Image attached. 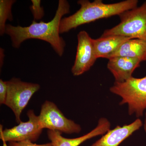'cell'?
Listing matches in <instances>:
<instances>
[{
	"instance_id": "8",
	"label": "cell",
	"mask_w": 146,
	"mask_h": 146,
	"mask_svg": "<svg viewBox=\"0 0 146 146\" xmlns=\"http://www.w3.org/2000/svg\"><path fill=\"white\" fill-rule=\"evenodd\" d=\"M78 44L75 61L72 68L74 76L81 75L89 71L98 59L93 39L85 31H82L77 35Z\"/></svg>"
},
{
	"instance_id": "12",
	"label": "cell",
	"mask_w": 146,
	"mask_h": 146,
	"mask_svg": "<svg viewBox=\"0 0 146 146\" xmlns=\"http://www.w3.org/2000/svg\"><path fill=\"white\" fill-rule=\"evenodd\" d=\"M131 39L120 35H110L93 39L97 58L109 59L124 42Z\"/></svg>"
},
{
	"instance_id": "3",
	"label": "cell",
	"mask_w": 146,
	"mask_h": 146,
	"mask_svg": "<svg viewBox=\"0 0 146 146\" xmlns=\"http://www.w3.org/2000/svg\"><path fill=\"white\" fill-rule=\"evenodd\" d=\"M110 91L121 98L120 105L127 104L129 115L143 116L146 109V76L139 78L132 77L123 82H115Z\"/></svg>"
},
{
	"instance_id": "15",
	"label": "cell",
	"mask_w": 146,
	"mask_h": 146,
	"mask_svg": "<svg viewBox=\"0 0 146 146\" xmlns=\"http://www.w3.org/2000/svg\"><path fill=\"white\" fill-rule=\"evenodd\" d=\"M32 5L31 6L30 9L33 14L35 20H39L42 19L44 16V10L41 6V1L32 0Z\"/></svg>"
},
{
	"instance_id": "1",
	"label": "cell",
	"mask_w": 146,
	"mask_h": 146,
	"mask_svg": "<svg viewBox=\"0 0 146 146\" xmlns=\"http://www.w3.org/2000/svg\"><path fill=\"white\" fill-rule=\"evenodd\" d=\"M70 12V5L66 0H59L54 17L48 23L35 21L28 27L6 26L5 33L10 36L13 48H19L27 39H40L49 43L60 56L63 55L65 46L64 39L60 36L59 28L62 17Z\"/></svg>"
},
{
	"instance_id": "7",
	"label": "cell",
	"mask_w": 146,
	"mask_h": 146,
	"mask_svg": "<svg viewBox=\"0 0 146 146\" xmlns=\"http://www.w3.org/2000/svg\"><path fill=\"white\" fill-rule=\"evenodd\" d=\"M29 120L21 121L18 125L3 130L1 125L0 138L6 142L31 141L34 143L39 139L43 129L40 127L39 117L35 115L33 110H29L27 113Z\"/></svg>"
},
{
	"instance_id": "18",
	"label": "cell",
	"mask_w": 146,
	"mask_h": 146,
	"mask_svg": "<svg viewBox=\"0 0 146 146\" xmlns=\"http://www.w3.org/2000/svg\"><path fill=\"white\" fill-rule=\"evenodd\" d=\"M145 122H144V130H145V131L146 133V112L145 113Z\"/></svg>"
},
{
	"instance_id": "11",
	"label": "cell",
	"mask_w": 146,
	"mask_h": 146,
	"mask_svg": "<svg viewBox=\"0 0 146 146\" xmlns=\"http://www.w3.org/2000/svg\"><path fill=\"white\" fill-rule=\"evenodd\" d=\"M108 60L107 68L117 82H124L133 77V72L141 62L137 58L125 56H115Z\"/></svg>"
},
{
	"instance_id": "5",
	"label": "cell",
	"mask_w": 146,
	"mask_h": 146,
	"mask_svg": "<svg viewBox=\"0 0 146 146\" xmlns=\"http://www.w3.org/2000/svg\"><path fill=\"white\" fill-rule=\"evenodd\" d=\"M7 93L5 105L13 111L16 122L21 121V115L32 97L40 89L38 84L22 81L13 78L7 81Z\"/></svg>"
},
{
	"instance_id": "13",
	"label": "cell",
	"mask_w": 146,
	"mask_h": 146,
	"mask_svg": "<svg viewBox=\"0 0 146 146\" xmlns=\"http://www.w3.org/2000/svg\"><path fill=\"white\" fill-rule=\"evenodd\" d=\"M115 56L137 58L141 62L146 61V41L137 39L127 40L109 58Z\"/></svg>"
},
{
	"instance_id": "6",
	"label": "cell",
	"mask_w": 146,
	"mask_h": 146,
	"mask_svg": "<svg viewBox=\"0 0 146 146\" xmlns=\"http://www.w3.org/2000/svg\"><path fill=\"white\" fill-rule=\"evenodd\" d=\"M38 117L39 125L42 129L67 134L78 133L81 131L80 125L66 118L53 102L46 100L43 104Z\"/></svg>"
},
{
	"instance_id": "16",
	"label": "cell",
	"mask_w": 146,
	"mask_h": 146,
	"mask_svg": "<svg viewBox=\"0 0 146 146\" xmlns=\"http://www.w3.org/2000/svg\"><path fill=\"white\" fill-rule=\"evenodd\" d=\"M7 93V81L0 80V104H4Z\"/></svg>"
},
{
	"instance_id": "9",
	"label": "cell",
	"mask_w": 146,
	"mask_h": 146,
	"mask_svg": "<svg viewBox=\"0 0 146 146\" xmlns=\"http://www.w3.org/2000/svg\"><path fill=\"white\" fill-rule=\"evenodd\" d=\"M110 123L105 118H100L96 127L85 135L74 138H65L62 133L57 131L48 130L47 135L53 146H79L89 139L103 135L110 129Z\"/></svg>"
},
{
	"instance_id": "14",
	"label": "cell",
	"mask_w": 146,
	"mask_h": 146,
	"mask_svg": "<svg viewBox=\"0 0 146 146\" xmlns=\"http://www.w3.org/2000/svg\"><path fill=\"white\" fill-rule=\"evenodd\" d=\"M16 1L13 0L0 1V34L5 33L7 20L12 21L13 16L11 13V7Z\"/></svg>"
},
{
	"instance_id": "2",
	"label": "cell",
	"mask_w": 146,
	"mask_h": 146,
	"mask_svg": "<svg viewBox=\"0 0 146 146\" xmlns=\"http://www.w3.org/2000/svg\"><path fill=\"white\" fill-rule=\"evenodd\" d=\"M138 0H126L112 4H105L102 0L91 2L80 0V9L73 15L62 18L60 21V34L68 32L78 27L97 20L119 15L126 11L137 7Z\"/></svg>"
},
{
	"instance_id": "4",
	"label": "cell",
	"mask_w": 146,
	"mask_h": 146,
	"mask_svg": "<svg viewBox=\"0 0 146 146\" xmlns=\"http://www.w3.org/2000/svg\"><path fill=\"white\" fill-rule=\"evenodd\" d=\"M119 16V23L105 31L102 36L120 35L146 41V1L141 6L124 11Z\"/></svg>"
},
{
	"instance_id": "17",
	"label": "cell",
	"mask_w": 146,
	"mask_h": 146,
	"mask_svg": "<svg viewBox=\"0 0 146 146\" xmlns=\"http://www.w3.org/2000/svg\"><path fill=\"white\" fill-rule=\"evenodd\" d=\"M9 146H53L51 142L47 143L36 144L31 141H23V142H14L9 143Z\"/></svg>"
},
{
	"instance_id": "10",
	"label": "cell",
	"mask_w": 146,
	"mask_h": 146,
	"mask_svg": "<svg viewBox=\"0 0 146 146\" xmlns=\"http://www.w3.org/2000/svg\"><path fill=\"white\" fill-rule=\"evenodd\" d=\"M143 125L140 119L123 126L118 125L113 129H109L91 146H119L121 143L140 129Z\"/></svg>"
},
{
	"instance_id": "19",
	"label": "cell",
	"mask_w": 146,
	"mask_h": 146,
	"mask_svg": "<svg viewBox=\"0 0 146 146\" xmlns=\"http://www.w3.org/2000/svg\"><path fill=\"white\" fill-rule=\"evenodd\" d=\"M3 142V146H9L8 145H7V142L4 141H2Z\"/></svg>"
}]
</instances>
